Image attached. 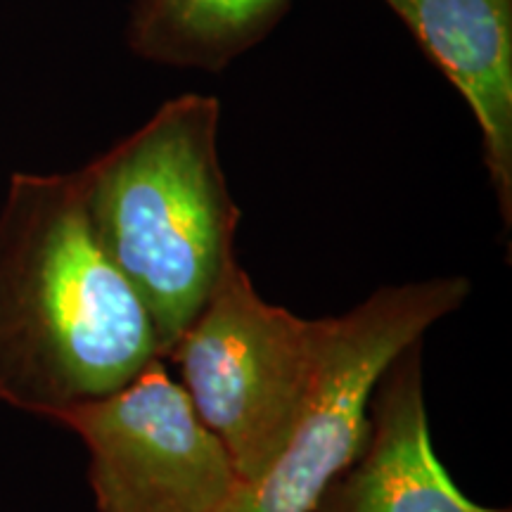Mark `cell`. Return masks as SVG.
I'll return each instance as SVG.
<instances>
[{
    "label": "cell",
    "instance_id": "6da1fadb",
    "mask_svg": "<svg viewBox=\"0 0 512 512\" xmlns=\"http://www.w3.org/2000/svg\"><path fill=\"white\" fill-rule=\"evenodd\" d=\"M162 358L88 221L79 171L15 174L0 204V403L60 422Z\"/></svg>",
    "mask_w": 512,
    "mask_h": 512
},
{
    "label": "cell",
    "instance_id": "7a4b0ae2",
    "mask_svg": "<svg viewBox=\"0 0 512 512\" xmlns=\"http://www.w3.org/2000/svg\"><path fill=\"white\" fill-rule=\"evenodd\" d=\"M219 121L216 98L178 95L76 169L95 238L143 302L164 361L238 261Z\"/></svg>",
    "mask_w": 512,
    "mask_h": 512
},
{
    "label": "cell",
    "instance_id": "3957f363",
    "mask_svg": "<svg viewBox=\"0 0 512 512\" xmlns=\"http://www.w3.org/2000/svg\"><path fill=\"white\" fill-rule=\"evenodd\" d=\"M332 335L335 318L268 304L235 261L166 358L181 366V387L242 486L266 475L302 422Z\"/></svg>",
    "mask_w": 512,
    "mask_h": 512
},
{
    "label": "cell",
    "instance_id": "277c9868",
    "mask_svg": "<svg viewBox=\"0 0 512 512\" xmlns=\"http://www.w3.org/2000/svg\"><path fill=\"white\" fill-rule=\"evenodd\" d=\"M463 275L384 285L335 316L330 354L302 422L275 463L228 512H316L332 482L361 456L370 399L394 358L470 297Z\"/></svg>",
    "mask_w": 512,
    "mask_h": 512
},
{
    "label": "cell",
    "instance_id": "5b68a950",
    "mask_svg": "<svg viewBox=\"0 0 512 512\" xmlns=\"http://www.w3.org/2000/svg\"><path fill=\"white\" fill-rule=\"evenodd\" d=\"M88 451L98 512H228L242 491L233 460L155 358L131 382L62 415Z\"/></svg>",
    "mask_w": 512,
    "mask_h": 512
},
{
    "label": "cell",
    "instance_id": "8992f818",
    "mask_svg": "<svg viewBox=\"0 0 512 512\" xmlns=\"http://www.w3.org/2000/svg\"><path fill=\"white\" fill-rule=\"evenodd\" d=\"M316 512H510L482 508L434 453L422 387V339L384 370L370 399V434Z\"/></svg>",
    "mask_w": 512,
    "mask_h": 512
},
{
    "label": "cell",
    "instance_id": "52a82bcc",
    "mask_svg": "<svg viewBox=\"0 0 512 512\" xmlns=\"http://www.w3.org/2000/svg\"><path fill=\"white\" fill-rule=\"evenodd\" d=\"M456 86L482 136L505 228L512 223V0H384Z\"/></svg>",
    "mask_w": 512,
    "mask_h": 512
},
{
    "label": "cell",
    "instance_id": "ba28073f",
    "mask_svg": "<svg viewBox=\"0 0 512 512\" xmlns=\"http://www.w3.org/2000/svg\"><path fill=\"white\" fill-rule=\"evenodd\" d=\"M292 0H133L126 43L143 60L219 74L283 19Z\"/></svg>",
    "mask_w": 512,
    "mask_h": 512
}]
</instances>
